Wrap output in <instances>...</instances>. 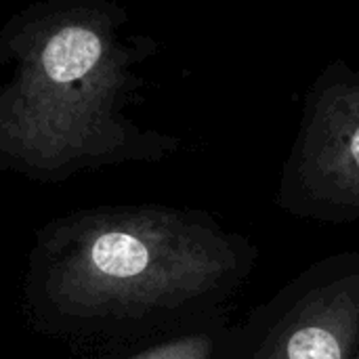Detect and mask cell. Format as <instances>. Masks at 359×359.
I'll list each match as a JSON object with an SVG mask.
<instances>
[{
  "instance_id": "1",
  "label": "cell",
  "mask_w": 359,
  "mask_h": 359,
  "mask_svg": "<svg viewBox=\"0 0 359 359\" xmlns=\"http://www.w3.org/2000/svg\"><path fill=\"white\" fill-rule=\"evenodd\" d=\"M236 267L229 240L202 219L166 208L97 210L44 238L29 299L53 326H130L210 294Z\"/></svg>"
},
{
  "instance_id": "2",
  "label": "cell",
  "mask_w": 359,
  "mask_h": 359,
  "mask_svg": "<svg viewBox=\"0 0 359 359\" xmlns=\"http://www.w3.org/2000/svg\"><path fill=\"white\" fill-rule=\"evenodd\" d=\"M15 74L0 90V156L55 177L133 156L122 114L135 53L118 17L69 6L27 21L17 36Z\"/></svg>"
},
{
  "instance_id": "3",
  "label": "cell",
  "mask_w": 359,
  "mask_h": 359,
  "mask_svg": "<svg viewBox=\"0 0 359 359\" xmlns=\"http://www.w3.org/2000/svg\"><path fill=\"white\" fill-rule=\"evenodd\" d=\"M299 175L318 202L359 208V78L322 86L309 105Z\"/></svg>"
},
{
  "instance_id": "4",
  "label": "cell",
  "mask_w": 359,
  "mask_h": 359,
  "mask_svg": "<svg viewBox=\"0 0 359 359\" xmlns=\"http://www.w3.org/2000/svg\"><path fill=\"white\" fill-rule=\"evenodd\" d=\"M358 343L359 276H349L299 299L259 359H353Z\"/></svg>"
},
{
  "instance_id": "5",
  "label": "cell",
  "mask_w": 359,
  "mask_h": 359,
  "mask_svg": "<svg viewBox=\"0 0 359 359\" xmlns=\"http://www.w3.org/2000/svg\"><path fill=\"white\" fill-rule=\"evenodd\" d=\"M97 359H217V339L210 332H185Z\"/></svg>"
},
{
  "instance_id": "6",
  "label": "cell",
  "mask_w": 359,
  "mask_h": 359,
  "mask_svg": "<svg viewBox=\"0 0 359 359\" xmlns=\"http://www.w3.org/2000/svg\"><path fill=\"white\" fill-rule=\"evenodd\" d=\"M353 359H359V353H358V355H355V358H353Z\"/></svg>"
}]
</instances>
